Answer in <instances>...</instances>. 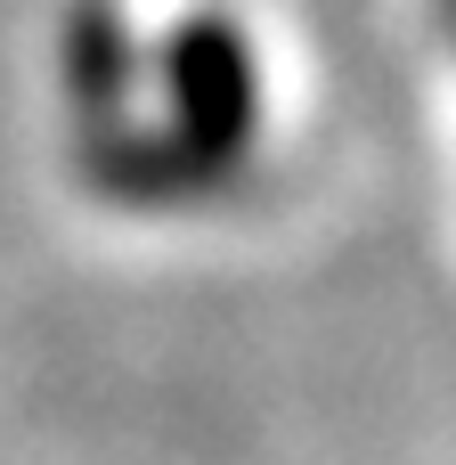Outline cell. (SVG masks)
<instances>
[{"label": "cell", "instance_id": "cell-2", "mask_svg": "<svg viewBox=\"0 0 456 465\" xmlns=\"http://www.w3.org/2000/svg\"><path fill=\"white\" fill-rule=\"evenodd\" d=\"M441 8H449V33H456V0H441Z\"/></svg>", "mask_w": 456, "mask_h": 465}, {"label": "cell", "instance_id": "cell-1", "mask_svg": "<svg viewBox=\"0 0 456 465\" xmlns=\"http://www.w3.org/2000/svg\"><path fill=\"white\" fill-rule=\"evenodd\" d=\"M163 74H171V106H179L171 139H179L196 163H212V172L228 180V163H237L245 139H253V106H261L245 33H237L228 16H188L179 41L163 49Z\"/></svg>", "mask_w": 456, "mask_h": 465}]
</instances>
